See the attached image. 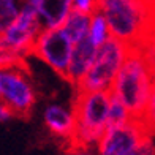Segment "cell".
I'll return each instance as SVG.
<instances>
[{
  "label": "cell",
  "mask_w": 155,
  "mask_h": 155,
  "mask_svg": "<svg viewBox=\"0 0 155 155\" xmlns=\"http://www.w3.org/2000/svg\"><path fill=\"white\" fill-rule=\"evenodd\" d=\"M73 6L79 11H86L92 15L94 11L98 10V3L97 0H73Z\"/></svg>",
  "instance_id": "obj_18"
},
{
  "label": "cell",
  "mask_w": 155,
  "mask_h": 155,
  "mask_svg": "<svg viewBox=\"0 0 155 155\" xmlns=\"http://www.w3.org/2000/svg\"><path fill=\"white\" fill-rule=\"evenodd\" d=\"M24 2H30V3H33V5H37L40 0H24Z\"/></svg>",
  "instance_id": "obj_20"
},
{
  "label": "cell",
  "mask_w": 155,
  "mask_h": 155,
  "mask_svg": "<svg viewBox=\"0 0 155 155\" xmlns=\"http://www.w3.org/2000/svg\"><path fill=\"white\" fill-rule=\"evenodd\" d=\"M22 3L24 0H0V33H3L18 18Z\"/></svg>",
  "instance_id": "obj_15"
},
{
  "label": "cell",
  "mask_w": 155,
  "mask_h": 155,
  "mask_svg": "<svg viewBox=\"0 0 155 155\" xmlns=\"http://www.w3.org/2000/svg\"><path fill=\"white\" fill-rule=\"evenodd\" d=\"M89 37L92 38V41L100 46L103 45L104 41H106L109 37H111V30H109V24L106 18H104V15L97 10L92 13V19H90V30H89Z\"/></svg>",
  "instance_id": "obj_13"
},
{
  "label": "cell",
  "mask_w": 155,
  "mask_h": 155,
  "mask_svg": "<svg viewBox=\"0 0 155 155\" xmlns=\"http://www.w3.org/2000/svg\"><path fill=\"white\" fill-rule=\"evenodd\" d=\"M15 117V114H13V111L6 106V104L0 100V122H8L10 119Z\"/></svg>",
  "instance_id": "obj_19"
},
{
  "label": "cell",
  "mask_w": 155,
  "mask_h": 155,
  "mask_svg": "<svg viewBox=\"0 0 155 155\" xmlns=\"http://www.w3.org/2000/svg\"><path fill=\"white\" fill-rule=\"evenodd\" d=\"M128 49H130L128 43L111 35L103 45L97 48L94 63L90 65L89 71L84 74L81 82L76 86V89L78 90H111L119 70L125 62Z\"/></svg>",
  "instance_id": "obj_4"
},
{
  "label": "cell",
  "mask_w": 155,
  "mask_h": 155,
  "mask_svg": "<svg viewBox=\"0 0 155 155\" xmlns=\"http://www.w3.org/2000/svg\"><path fill=\"white\" fill-rule=\"evenodd\" d=\"M143 120H144L146 125L150 128V131L155 133V82H153V89H152L150 100H149V103H147L146 112H144V116H143Z\"/></svg>",
  "instance_id": "obj_17"
},
{
  "label": "cell",
  "mask_w": 155,
  "mask_h": 155,
  "mask_svg": "<svg viewBox=\"0 0 155 155\" xmlns=\"http://www.w3.org/2000/svg\"><path fill=\"white\" fill-rule=\"evenodd\" d=\"M153 89V70L146 45H130L128 54L112 84L111 92L116 94L130 114L143 119Z\"/></svg>",
  "instance_id": "obj_1"
},
{
  "label": "cell",
  "mask_w": 155,
  "mask_h": 155,
  "mask_svg": "<svg viewBox=\"0 0 155 155\" xmlns=\"http://www.w3.org/2000/svg\"><path fill=\"white\" fill-rule=\"evenodd\" d=\"M24 55H21L16 49H13L3 35L0 33V68H10V67H24ZM25 68V67H24Z\"/></svg>",
  "instance_id": "obj_16"
},
{
  "label": "cell",
  "mask_w": 155,
  "mask_h": 155,
  "mask_svg": "<svg viewBox=\"0 0 155 155\" xmlns=\"http://www.w3.org/2000/svg\"><path fill=\"white\" fill-rule=\"evenodd\" d=\"M73 8V0H40L37 3L38 16L45 29L62 27Z\"/></svg>",
  "instance_id": "obj_10"
},
{
  "label": "cell",
  "mask_w": 155,
  "mask_h": 155,
  "mask_svg": "<svg viewBox=\"0 0 155 155\" xmlns=\"http://www.w3.org/2000/svg\"><path fill=\"white\" fill-rule=\"evenodd\" d=\"M133 116L130 114L128 108L124 104V101L116 94L111 92V101H109V114H108V128L116 125H122L128 122Z\"/></svg>",
  "instance_id": "obj_14"
},
{
  "label": "cell",
  "mask_w": 155,
  "mask_h": 155,
  "mask_svg": "<svg viewBox=\"0 0 155 155\" xmlns=\"http://www.w3.org/2000/svg\"><path fill=\"white\" fill-rule=\"evenodd\" d=\"M43 29L45 27L40 21L37 5L24 2L18 18L8 25V29L2 35L13 49H16L21 55L27 57L29 54H32L33 45Z\"/></svg>",
  "instance_id": "obj_8"
},
{
  "label": "cell",
  "mask_w": 155,
  "mask_h": 155,
  "mask_svg": "<svg viewBox=\"0 0 155 155\" xmlns=\"http://www.w3.org/2000/svg\"><path fill=\"white\" fill-rule=\"evenodd\" d=\"M90 19H92L90 13L79 11V10L73 8V11L70 13L68 18L65 19V22H63L62 29L70 37V40H71L73 43H78L79 40H82L84 37L89 35Z\"/></svg>",
  "instance_id": "obj_12"
},
{
  "label": "cell",
  "mask_w": 155,
  "mask_h": 155,
  "mask_svg": "<svg viewBox=\"0 0 155 155\" xmlns=\"http://www.w3.org/2000/svg\"><path fill=\"white\" fill-rule=\"evenodd\" d=\"M111 35L128 45H146L155 29V0H97Z\"/></svg>",
  "instance_id": "obj_2"
},
{
  "label": "cell",
  "mask_w": 155,
  "mask_h": 155,
  "mask_svg": "<svg viewBox=\"0 0 155 155\" xmlns=\"http://www.w3.org/2000/svg\"><path fill=\"white\" fill-rule=\"evenodd\" d=\"M0 100L15 117H27L37 103V92L27 78L24 67L0 68Z\"/></svg>",
  "instance_id": "obj_6"
},
{
  "label": "cell",
  "mask_w": 155,
  "mask_h": 155,
  "mask_svg": "<svg viewBox=\"0 0 155 155\" xmlns=\"http://www.w3.org/2000/svg\"><path fill=\"white\" fill-rule=\"evenodd\" d=\"M97 48L98 46L94 43L89 35L84 37L82 40H79L78 43H74L73 52H71V60H70V67H68V73L65 78L71 86L76 87L84 78V74L89 71V68L94 63V59H95Z\"/></svg>",
  "instance_id": "obj_9"
},
{
  "label": "cell",
  "mask_w": 155,
  "mask_h": 155,
  "mask_svg": "<svg viewBox=\"0 0 155 155\" xmlns=\"http://www.w3.org/2000/svg\"><path fill=\"white\" fill-rule=\"evenodd\" d=\"M73 46L74 43L63 32L62 27L43 29L33 45L32 54L48 63L57 74L67 78Z\"/></svg>",
  "instance_id": "obj_7"
},
{
  "label": "cell",
  "mask_w": 155,
  "mask_h": 155,
  "mask_svg": "<svg viewBox=\"0 0 155 155\" xmlns=\"http://www.w3.org/2000/svg\"><path fill=\"white\" fill-rule=\"evenodd\" d=\"M45 124L55 136L63 139H71L74 133V114L73 111L60 106L49 104L45 109Z\"/></svg>",
  "instance_id": "obj_11"
},
{
  "label": "cell",
  "mask_w": 155,
  "mask_h": 155,
  "mask_svg": "<svg viewBox=\"0 0 155 155\" xmlns=\"http://www.w3.org/2000/svg\"><path fill=\"white\" fill-rule=\"evenodd\" d=\"M150 128L143 119L131 117L122 125L109 127L101 136L97 149L103 155H135L152 153L155 147L152 144Z\"/></svg>",
  "instance_id": "obj_5"
},
{
  "label": "cell",
  "mask_w": 155,
  "mask_h": 155,
  "mask_svg": "<svg viewBox=\"0 0 155 155\" xmlns=\"http://www.w3.org/2000/svg\"><path fill=\"white\" fill-rule=\"evenodd\" d=\"M111 90H78L73 103L76 147H97L108 128Z\"/></svg>",
  "instance_id": "obj_3"
}]
</instances>
